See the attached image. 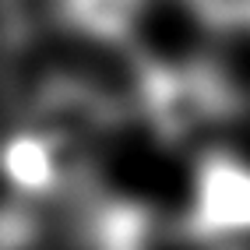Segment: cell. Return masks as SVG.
Listing matches in <instances>:
<instances>
[{"label":"cell","instance_id":"obj_1","mask_svg":"<svg viewBox=\"0 0 250 250\" xmlns=\"http://www.w3.org/2000/svg\"><path fill=\"white\" fill-rule=\"evenodd\" d=\"M130 141L169 166L250 134V57L166 28L116 67Z\"/></svg>","mask_w":250,"mask_h":250},{"label":"cell","instance_id":"obj_2","mask_svg":"<svg viewBox=\"0 0 250 250\" xmlns=\"http://www.w3.org/2000/svg\"><path fill=\"white\" fill-rule=\"evenodd\" d=\"M166 208L176 250H250V134L180 159Z\"/></svg>","mask_w":250,"mask_h":250},{"label":"cell","instance_id":"obj_3","mask_svg":"<svg viewBox=\"0 0 250 250\" xmlns=\"http://www.w3.org/2000/svg\"><path fill=\"white\" fill-rule=\"evenodd\" d=\"M49 53L120 67L169 28L166 0H25Z\"/></svg>","mask_w":250,"mask_h":250},{"label":"cell","instance_id":"obj_4","mask_svg":"<svg viewBox=\"0 0 250 250\" xmlns=\"http://www.w3.org/2000/svg\"><path fill=\"white\" fill-rule=\"evenodd\" d=\"M169 25L250 57V0H166Z\"/></svg>","mask_w":250,"mask_h":250}]
</instances>
